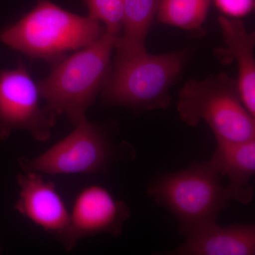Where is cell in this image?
Segmentation results:
<instances>
[{"instance_id":"6da1fadb","label":"cell","mask_w":255,"mask_h":255,"mask_svg":"<svg viewBox=\"0 0 255 255\" xmlns=\"http://www.w3.org/2000/svg\"><path fill=\"white\" fill-rule=\"evenodd\" d=\"M221 177L209 162H194L179 172L159 176L147 193L177 218L179 233L185 236L201 226L217 222L231 201L247 204L253 200L251 185L224 187Z\"/></svg>"},{"instance_id":"7a4b0ae2","label":"cell","mask_w":255,"mask_h":255,"mask_svg":"<svg viewBox=\"0 0 255 255\" xmlns=\"http://www.w3.org/2000/svg\"><path fill=\"white\" fill-rule=\"evenodd\" d=\"M118 36L105 31L91 44L53 65L49 75L37 82L47 110L57 117L66 116L74 127L87 119V110L110 77Z\"/></svg>"},{"instance_id":"3957f363","label":"cell","mask_w":255,"mask_h":255,"mask_svg":"<svg viewBox=\"0 0 255 255\" xmlns=\"http://www.w3.org/2000/svg\"><path fill=\"white\" fill-rule=\"evenodd\" d=\"M100 22L63 9L49 0L36 5L0 33V41L33 59L58 63L72 50L91 44L102 34Z\"/></svg>"},{"instance_id":"277c9868","label":"cell","mask_w":255,"mask_h":255,"mask_svg":"<svg viewBox=\"0 0 255 255\" xmlns=\"http://www.w3.org/2000/svg\"><path fill=\"white\" fill-rule=\"evenodd\" d=\"M189 54L187 50L160 55L117 50L110 77L101 92L104 103L137 112L167 109L169 90Z\"/></svg>"},{"instance_id":"5b68a950","label":"cell","mask_w":255,"mask_h":255,"mask_svg":"<svg viewBox=\"0 0 255 255\" xmlns=\"http://www.w3.org/2000/svg\"><path fill=\"white\" fill-rule=\"evenodd\" d=\"M177 112L181 120L190 127L206 122L216 140L255 139V117L242 102L237 80L226 73L186 82L179 92Z\"/></svg>"},{"instance_id":"8992f818","label":"cell","mask_w":255,"mask_h":255,"mask_svg":"<svg viewBox=\"0 0 255 255\" xmlns=\"http://www.w3.org/2000/svg\"><path fill=\"white\" fill-rule=\"evenodd\" d=\"M122 150L105 128L86 119L41 155L34 158L20 157L18 162L24 172L92 174L105 172L122 155Z\"/></svg>"},{"instance_id":"52a82bcc","label":"cell","mask_w":255,"mask_h":255,"mask_svg":"<svg viewBox=\"0 0 255 255\" xmlns=\"http://www.w3.org/2000/svg\"><path fill=\"white\" fill-rule=\"evenodd\" d=\"M37 82L21 61L14 69L0 72V140L16 130L29 132L38 141H47L57 117L41 107Z\"/></svg>"},{"instance_id":"ba28073f","label":"cell","mask_w":255,"mask_h":255,"mask_svg":"<svg viewBox=\"0 0 255 255\" xmlns=\"http://www.w3.org/2000/svg\"><path fill=\"white\" fill-rule=\"evenodd\" d=\"M130 213L127 204L116 199L105 187L87 186L74 201L68 227L59 243L70 252L85 238L100 233L121 236Z\"/></svg>"},{"instance_id":"9c48e42d","label":"cell","mask_w":255,"mask_h":255,"mask_svg":"<svg viewBox=\"0 0 255 255\" xmlns=\"http://www.w3.org/2000/svg\"><path fill=\"white\" fill-rule=\"evenodd\" d=\"M16 180L20 191L14 209L59 242L68 227L70 211L54 183L36 172L18 174Z\"/></svg>"},{"instance_id":"30bf717a","label":"cell","mask_w":255,"mask_h":255,"mask_svg":"<svg viewBox=\"0 0 255 255\" xmlns=\"http://www.w3.org/2000/svg\"><path fill=\"white\" fill-rule=\"evenodd\" d=\"M219 23L226 48H218L215 53L223 65L237 63L240 97L246 110L255 117V33L247 31L239 18L220 16Z\"/></svg>"},{"instance_id":"8fae6325","label":"cell","mask_w":255,"mask_h":255,"mask_svg":"<svg viewBox=\"0 0 255 255\" xmlns=\"http://www.w3.org/2000/svg\"><path fill=\"white\" fill-rule=\"evenodd\" d=\"M171 253L177 255H254L255 226L234 223L221 227L217 222L196 228Z\"/></svg>"},{"instance_id":"7c38bea8","label":"cell","mask_w":255,"mask_h":255,"mask_svg":"<svg viewBox=\"0 0 255 255\" xmlns=\"http://www.w3.org/2000/svg\"><path fill=\"white\" fill-rule=\"evenodd\" d=\"M217 148L208 162L221 177L236 187L251 186L255 173V139L246 141L217 140Z\"/></svg>"},{"instance_id":"4fadbf2b","label":"cell","mask_w":255,"mask_h":255,"mask_svg":"<svg viewBox=\"0 0 255 255\" xmlns=\"http://www.w3.org/2000/svg\"><path fill=\"white\" fill-rule=\"evenodd\" d=\"M161 0H124L122 36L116 41L115 49L132 54L145 53V40Z\"/></svg>"},{"instance_id":"5bb4252c","label":"cell","mask_w":255,"mask_h":255,"mask_svg":"<svg viewBox=\"0 0 255 255\" xmlns=\"http://www.w3.org/2000/svg\"><path fill=\"white\" fill-rule=\"evenodd\" d=\"M211 0H161L157 18L160 23L187 30L201 31Z\"/></svg>"},{"instance_id":"9a60e30c","label":"cell","mask_w":255,"mask_h":255,"mask_svg":"<svg viewBox=\"0 0 255 255\" xmlns=\"http://www.w3.org/2000/svg\"><path fill=\"white\" fill-rule=\"evenodd\" d=\"M89 17L104 23L105 31L119 36L123 27L124 0H84Z\"/></svg>"},{"instance_id":"2e32d148","label":"cell","mask_w":255,"mask_h":255,"mask_svg":"<svg viewBox=\"0 0 255 255\" xmlns=\"http://www.w3.org/2000/svg\"><path fill=\"white\" fill-rule=\"evenodd\" d=\"M223 13L233 18L246 16L253 11L255 0H214Z\"/></svg>"},{"instance_id":"e0dca14e","label":"cell","mask_w":255,"mask_h":255,"mask_svg":"<svg viewBox=\"0 0 255 255\" xmlns=\"http://www.w3.org/2000/svg\"><path fill=\"white\" fill-rule=\"evenodd\" d=\"M1 249H2V248H1V243H0V253H1Z\"/></svg>"}]
</instances>
